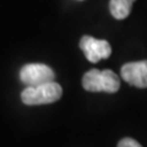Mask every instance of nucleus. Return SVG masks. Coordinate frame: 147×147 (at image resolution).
<instances>
[{"mask_svg":"<svg viewBox=\"0 0 147 147\" xmlns=\"http://www.w3.org/2000/svg\"><path fill=\"white\" fill-rule=\"evenodd\" d=\"M82 87L88 92L115 93L120 88V79L114 71L91 69L82 77Z\"/></svg>","mask_w":147,"mask_h":147,"instance_id":"1","label":"nucleus"},{"mask_svg":"<svg viewBox=\"0 0 147 147\" xmlns=\"http://www.w3.org/2000/svg\"><path fill=\"white\" fill-rule=\"evenodd\" d=\"M61 96V86L58 82L52 81L37 86H27L21 93V100L27 105H40L57 102Z\"/></svg>","mask_w":147,"mask_h":147,"instance_id":"2","label":"nucleus"},{"mask_svg":"<svg viewBox=\"0 0 147 147\" xmlns=\"http://www.w3.org/2000/svg\"><path fill=\"white\" fill-rule=\"evenodd\" d=\"M55 79V74L45 64H27L20 70V80L27 86H37L52 82Z\"/></svg>","mask_w":147,"mask_h":147,"instance_id":"3","label":"nucleus"},{"mask_svg":"<svg viewBox=\"0 0 147 147\" xmlns=\"http://www.w3.org/2000/svg\"><path fill=\"white\" fill-rule=\"evenodd\" d=\"M80 48L84 52L87 60L98 63L102 59H107L112 54V47L104 39H96L91 36H84L80 39Z\"/></svg>","mask_w":147,"mask_h":147,"instance_id":"4","label":"nucleus"},{"mask_svg":"<svg viewBox=\"0 0 147 147\" xmlns=\"http://www.w3.org/2000/svg\"><path fill=\"white\" fill-rule=\"evenodd\" d=\"M121 77L129 85L137 88L147 87V60L126 63L121 66Z\"/></svg>","mask_w":147,"mask_h":147,"instance_id":"5","label":"nucleus"},{"mask_svg":"<svg viewBox=\"0 0 147 147\" xmlns=\"http://www.w3.org/2000/svg\"><path fill=\"white\" fill-rule=\"evenodd\" d=\"M135 0H110L109 10L114 18L117 20H124L131 12L132 4Z\"/></svg>","mask_w":147,"mask_h":147,"instance_id":"6","label":"nucleus"},{"mask_svg":"<svg viewBox=\"0 0 147 147\" xmlns=\"http://www.w3.org/2000/svg\"><path fill=\"white\" fill-rule=\"evenodd\" d=\"M118 147H142V146L136 140L131 139V137H125V139L119 141Z\"/></svg>","mask_w":147,"mask_h":147,"instance_id":"7","label":"nucleus"}]
</instances>
